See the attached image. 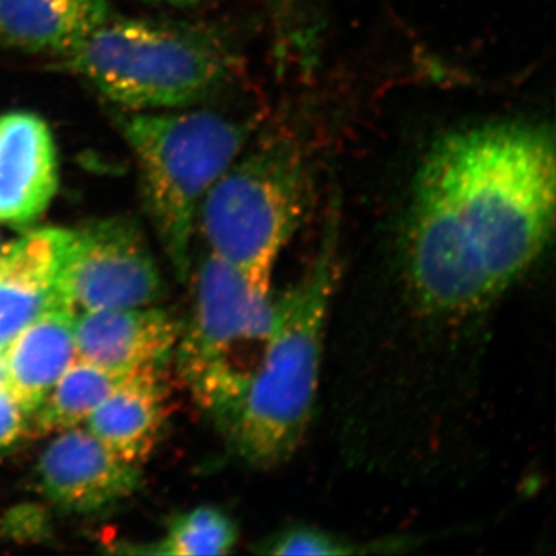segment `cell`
<instances>
[{
    "label": "cell",
    "mask_w": 556,
    "mask_h": 556,
    "mask_svg": "<svg viewBox=\"0 0 556 556\" xmlns=\"http://www.w3.org/2000/svg\"><path fill=\"white\" fill-rule=\"evenodd\" d=\"M554 129L497 121L448 131L427 150L404 225L408 276L459 292L486 276L493 298L517 283L554 233Z\"/></svg>",
    "instance_id": "6da1fadb"
},
{
    "label": "cell",
    "mask_w": 556,
    "mask_h": 556,
    "mask_svg": "<svg viewBox=\"0 0 556 556\" xmlns=\"http://www.w3.org/2000/svg\"><path fill=\"white\" fill-rule=\"evenodd\" d=\"M339 276V219L332 212L308 268L280 298L273 299V334L265 361L219 424L251 466H280L305 438Z\"/></svg>",
    "instance_id": "7a4b0ae2"
},
{
    "label": "cell",
    "mask_w": 556,
    "mask_h": 556,
    "mask_svg": "<svg viewBox=\"0 0 556 556\" xmlns=\"http://www.w3.org/2000/svg\"><path fill=\"white\" fill-rule=\"evenodd\" d=\"M60 61L124 112L197 108L240 65L212 28L113 14Z\"/></svg>",
    "instance_id": "3957f363"
},
{
    "label": "cell",
    "mask_w": 556,
    "mask_h": 556,
    "mask_svg": "<svg viewBox=\"0 0 556 556\" xmlns=\"http://www.w3.org/2000/svg\"><path fill=\"white\" fill-rule=\"evenodd\" d=\"M118 124L161 248L179 280H186L201 203L244 152L248 124L195 108L124 112Z\"/></svg>",
    "instance_id": "277c9868"
},
{
    "label": "cell",
    "mask_w": 556,
    "mask_h": 556,
    "mask_svg": "<svg viewBox=\"0 0 556 556\" xmlns=\"http://www.w3.org/2000/svg\"><path fill=\"white\" fill-rule=\"evenodd\" d=\"M309 178L308 156L292 131H273L241 153L200 206L197 230L208 254L270 294L281 251L308 208Z\"/></svg>",
    "instance_id": "5b68a950"
},
{
    "label": "cell",
    "mask_w": 556,
    "mask_h": 556,
    "mask_svg": "<svg viewBox=\"0 0 556 556\" xmlns=\"http://www.w3.org/2000/svg\"><path fill=\"white\" fill-rule=\"evenodd\" d=\"M273 334V298L239 270L207 254L195 277L193 305L174 357L197 404L218 424L257 375Z\"/></svg>",
    "instance_id": "8992f818"
},
{
    "label": "cell",
    "mask_w": 556,
    "mask_h": 556,
    "mask_svg": "<svg viewBox=\"0 0 556 556\" xmlns=\"http://www.w3.org/2000/svg\"><path fill=\"white\" fill-rule=\"evenodd\" d=\"M159 265L129 219L110 218L73 229L61 277V308H138L160 299Z\"/></svg>",
    "instance_id": "52a82bcc"
},
{
    "label": "cell",
    "mask_w": 556,
    "mask_h": 556,
    "mask_svg": "<svg viewBox=\"0 0 556 556\" xmlns=\"http://www.w3.org/2000/svg\"><path fill=\"white\" fill-rule=\"evenodd\" d=\"M39 489L50 503L76 515L100 514L134 495L141 467L126 463L87 428L60 431L38 463Z\"/></svg>",
    "instance_id": "ba28073f"
},
{
    "label": "cell",
    "mask_w": 556,
    "mask_h": 556,
    "mask_svg": "<svg viewBox=\"0 0 556 556\" xmlns=\"http://www.w3.org/2000/svg\"><path fill=\"white\" fill-rule=\"evenodd\" d=\"M60 188V159L49 124L24 110L0 115V225L38 222Z\"/></svg>",
    "instance_id": "9c48e42d"
},
{
    "label": "cell",
    "mask_w": 556,
    "mask_h": 556,
    "mask_svg": "<svg viewBox=\"0 0 556 556\" xmlns=\"http://www.w3.org/2000/svg\"><path fill=\"white\" fill-rule=\"evenodd\" d=\"M73 229L30 230L0 244V351L51 308H61V277Z\"/></svg>",
    "instance_id": "30bf717a"
},
{
    "label": "cell",
    "mask_w": 556,
    "mask_h": 556,
    "mask_svg": "<svg viewBox=\"0 0 556 556\" xmlns=\"http://www.w3.org/2000/svg\"><path fill=\"white\" fill-rule=\"evenodd\" d=\"M179 332L181 324L152 305L86 311L75 316L76 357L116 375H129L167 365Z\"/></svg>",
    "instance_id": "8fae6325"
},
{
    "label": "cell",
    "mask_w": 556,
    "mask_h": 556,
    "mask_svg": "<svg viewBox=\"0 0 556 556\" xmlns=\"http://www.w3.org/2000/svg\"><path fill=\"white\" fill-rule=\"evenodd\" d=\"M167 383L166 365L129 372L87 419V430L121 459L141 467L166 427Z\"/></svg>",
    "instance_id": "7c38bea8"
},
{
    "label": "cell",
    "mask_w": 556,
    "mask_h": 556,
    "mask_svg": "<svg viewBox=\"0 0 556 556\" xmlns=\"http://www.w3.org/2000/svg\"><path fill=\"white\" fill-rule=\"evenodd\" d=\"M75 316L65 308L46 311L2 350L5 386L30 417L76 358Z\"/></svg>",
    "instance_id": "4fadbf2b"
},
{
    "label": "cell",
    "mask_w": 556,
    "mask_h": 556,
    "mask_svg": "<svg viewBox=\"0 0 556 556\" xmlns=\"http://www.w3.org/2000/svg\"><path fill=\"white\" fill-rule=\"evenodd\" d=\"M110 16L108 0H0V42L60 60Z\"/></svg>",
    "instance_id": "5bb4252c"
},
{
    "label": "cell",
    "mask_w": 556,
    "mask_h": 556,
    "mask_svg": "<svg viewBox=\"0 0 556 556\" xmlns=\"http://www.w3.org/2000/svg\"><path fill=\"white\" fill-rule=\"evenodd\" d=\"M124 376L76 357L33 413L30 431L60 433L83 426Z\"/></svg>",
    "instance_id": "9a60e30c"
},
{
    "label": "cell",
    "mask_w": 556,
    "mask_h": 556,
    "mask_svg": "<svg viewBox=\"0 0 556 556\" xmlns=\"http://www.w3.org/2000/svg\"><path fill=\"white\" fill-rule=\"evenodd\" d=\"M239 527L222 508L201 506L172 521L152 554L174 556L228 555L239 543Z\"/></svg>",
    "instance_id": "2e32d148"
},
{
    "label": "cell",
    "mask_w": 556,
    "mask_h": 556,
    "mask_svg": "<svg viewBox=\"0 0 556 556\" xmlns=\"http://www.w3.org/2000/svg\"><path fill=\"white\" fill-rule=\"evenodd\" d=\"M260 554L266 555H353L364 554V548L356 543L314 529L309 526L289 527L283 532L276 533L263 541L258 547Z\"/></svg>",
    "instance_id": "e0dca14e"
},
{
    "label": "cell",
    "mask_w": 556,
    "mask_h": 556,
    "mask_svg": "<svg viewBox=\"0 0 556 556\" xmlns=\"http://www.w3.org/2000/svg\"><path fill=\"white\" fill-rule=\"evenodd\" d=\"M153 2L169 3V5L188 7L199 3L200 0H153ZM273 11L274 24L281 49H294L300 56H311V33L313 25L306 22L303 11V0H265Z\"/></svg>",
    "instance_id": "ac0fdd59"
},
{
    "label": "cell",
    "mask_w": 556,
    "mask_h": 556,
    "mask_svg": "<svg viewBox=\"0 0 556 556\" xmlns=\"http://www.w3.org/2000/svg\"><path fill=\"white\" fill-rule=\"evenodd\" d=\"M30 431V416L21 408L9 388L0 386V448L16 444Z\"/></svg>",
    "instance_id": "d6986e66"
}]
</instances>
